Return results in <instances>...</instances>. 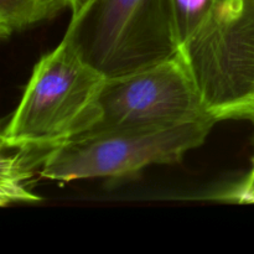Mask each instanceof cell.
<instances>
[{
    "instance_id": "obj_1",
    "label": "cell",
    "mask_w": 254,
    "mask_h": 254,
    "mask_svg": "<svg viewBox=\"0 0 254 254\" xmlns=\"http://www.w3.org/2000/svg\"><path fill=\"white\" fill-rule=\"evenodd\" d=\"M106 77L67 41L45 55L1 131L2 149L50 151L86 133L98 116Z\"/></svg>"
},
{
    "instance_id": "obj_2",
    "label": "cell",
    "mask_w": 254,
    "mask_h": 254,
    "mask_svg": "<svg viewBox=\"0 0 254 254\" xmlns=\"http://www.w3.org/2000/svg\"><path fill=\"white\" fill-rule=\"evenodd\" d=\"M179 54L213 118L254 123V0H216Z\"/></svg>"
},
{
    "instance_id": "obj_3",
    "label": "cell",
    "mask_w": 254,
    "mask_h": 254,
    "mask_svg": "<svg viewBox=\"0 0 254 254\" xmlns=\"http://www.w3.org/2000/svg\"><path fill=\"white\" fill-rule=\"evenodd\" d=\"M62 40L106 78L179 54L171 0H93Z\"/></svg>"
},
{
    "instance_id": "obj_4",
    "label": "cell",
    "mask_w": 254,
    "mask_h": 254,
    "mask_svg": "<svg viewBox=\"0 0 254 254\" xmlns=\"http://www.w3.org/2000/svg\"><path fill=\"white\" fill-rule=\"evenodd\" d=\"M215 118L154 129L86 133L47 153L40 175L68 183L83 179H122L150 165L174 164L205 143Z\"/></svg>"
},
{
    "instance_id": "obj_5",
    "label": "cell",
    "mask_w": 254,
    "mask_h": 254,
    "mask_svg": "<svg viewBox=\"0 0 254 254\" xmlns=\"http://www.w3.org/2000/svg\"><path fill=\"white\" fill-rule=\"evenodd\" d=\"M97 107V122L86 133L166 128L213 118L180 54L106 78Z\"/></svg>"
},
{
    "instance_id": "obj_6",
    "label": "cell",
    "mask_w": 254,
    "mask_h": 254,
    "mask_svg": "<svg viewBox=\"0 0 254 254\" xmlns=\"http://www.w3.org/2000/svg\"><path fill=\"white\" fill-rule=\"evenodd\" d=\"M0 160V205L36 202L41 198L30 189L36 165L44 163L49 151L35 149H5Z\"/></svg>"
},
{
    "instance_id": "obj_7",
    "label": "cell",
    "mask_w": 254,
    "mask_h": 254,
    "mask_svg": "<svg viewBox=\"0 0 254 254\" xmlns=\"http://www.w3.org/2000/svg\"><path fill=\"white\" fill-rule=\"evenodd\" d=\"M69 7L68 0H0V36H11Z\"/></svg>"
},
{
    "instance_id": "obj_8",
    "label": "cell",
    "mask_w": 254,
    "mask_h": 254,
    "mask_svg": "<svg viewBox=\"0 0 254 254\" xmlns=\"http://www.w3.org/2000/svg\"><path fill=\"white\" fill-rule=\"evenodd\" d=\"M225 198L238 203H254V159L251 173L241 181L240 185L226 193Z\"/></svg>"
},
{
    "instance_id": "obj_9",
    "label": "cell",
    "mask_w": 254,
    "mask_h": 254,
    "mask_svg": "<svg viewBox=\"0 0 254 254\" xmlns=\"http://www.w3.org/2000/svg\"><path fill=\"white\" fill-rule=\"evenodd\" d=\"M92 1H93V0H68L69 7H71L72 10V15H76L78 14V12H81L82 10H83L87 5L91 4Z\"/></svg>"
}]
</instances>
